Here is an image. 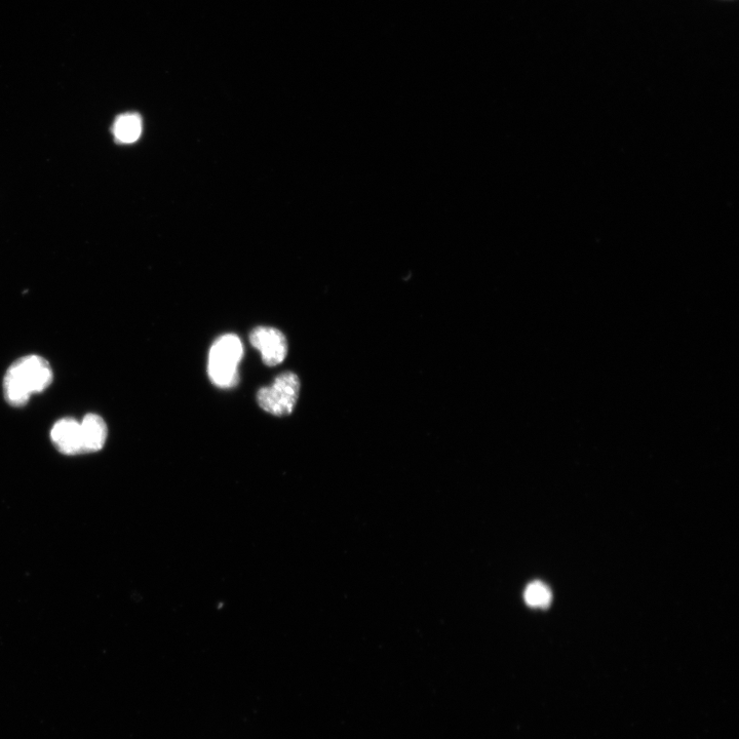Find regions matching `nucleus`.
<instances>
[{"mask_svg":"<svg viewBox=\"0 0 739 739\" xmlns=\"http://www.w3.org/2000/svg\"><path fill=\"white\" fill-rule=\"evenodd\" d=\"M81 429L85 454L101 451L108 436L104 419L94 413L87 414L81 422Z\"/></svg>","mask_w":739,"mask_h":739,"instance_id":"423d86ee","label":"nucleus"},{"mask_svg":"<svg viewBox=\"0 0 739 739\" xmlns=\"http://www.w3.org/2000/svg\"><path fill=\"white\" fill-rule=\"evenodd\" d=\"M300 380L295 373L286 372L278 376L270 386L263 387L257 394L259 406L275 416L290 415L299 398Z\"/></svg>","mask_w":739,"mask_h":739,"instance_id":"7ed1b4c3","label":"nucleus"},{"mask_svg":"<svg viewBox=\"0 0 739 739\" xmlns=\"http://www.w3.org/2000/svg\"><path fill=\"white\" fill-rule=\"evenodd\" d=\"M525 602L532 608H548L553 600L552 591L543 582L534 581L526 588Z\"/></svg>","mask_w":739,"mask_h":739,"instance_id":"6e6552de","label":"nucleus"},{"mask_svg":"<svg viewBox=\"0 0 739 739\" xmlns=\"http://www.w3.org/2000/svg\"><path fill=\"white\" fill-rule=\"evenodd\" d=\"M250 342L261 353L263 363L269 367L280 365L288 355V341L278 329L255 328L250 334Z\"/></svg>","mask_w":739,"mask_h":739,"instance_id":"20e7f679","label":"nucleus"},{"mask_svg":"<svg viewBox=\"0 0 739 739\" xmlns=\"http://www.w3.org/2000/svg\"><path fill=\"white\" fill-rule=\"evenodd\" d=\"M51 441L63 455L85 454L81 422L74 418L66 417L58 420L52 427Z\"/></svg>","mask_w":739,"mask_h":739,"instance_id":"39448f33","label":"nucleus"},{"mask_svg":"<svg viewBox=\"0 0 739 739\" xmlns=\"http://www.w3.org/2000/svg\"><path fill=\"white\" fill-rule=\"evenodd\" d=\"M244 348L237 335L227 334L219 337L210 350L208 373L214 384L231 387L238 383V366L243 358Z\"/></svg>","mask_w":739,"mask_h":739,"instance_id":"f03ea898","label":"nucleus"},{"mask_svg":"<svg viewBox=\"0 0 739 739\" xmlns=\"http://www.w3.org/2000/svg\"><path fill=\"white\" fill-rule=\"evenodd\" d=\"M143 123L141 116L134 112L124 113L115 119L111 133L114 140L120 144H132L138 141L142 134Z\"/></svg>","mask_w":739,"mask_h":739,"instance_id":"0eeeda50","label":"nucleus"},{"mask_svg":"<svg viewBox=\"0 0 739 739\" xmlns=\"http://www.w3.org/2000/svg\"><path fill=\"white\" fill-rule=\"evenodd\" d=\"M53 380L54 373L46 359L36 355L23 357L5 375V399L15 408L24 407L32 395L45 392Z\"/></svg>","mask_w":739,"mask_h":739,"instance_id":"f257e3e1","label":"nucleus"}]
</instances>
